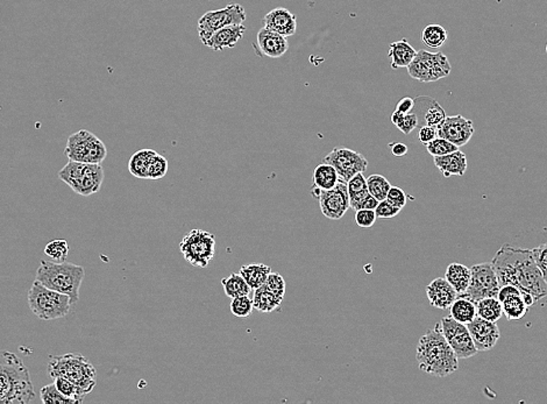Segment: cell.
I'll use <instances>...</instances> for the list:
<instances>
[{"mask_svg": "<svg viewBox=\"0 0 547 404\" xmlns=\"http://www.w3.org/2000/svg\"><path fill=\"white\" fill-rule=\"evenodd\" d=\"M354 218H355L356 225L361 229H370L377 219L375 210H367V209L356 210Z\"/></svg>", "mask_w": 547, "mask_h": 404, "instance_id": "obj_44", "label": "cell"}, {"mask_svg": "<svg viewBox=\"0 0 547 404\" xmlns=\"http://www.w3.org/2000/svg\"><path fill=\"white\" fill-rule=\"evenodd\" d=\"M436 129L439 138H444L458 147H463L470 143L475 132L473 121L461 114L446 116Z\"/></svg>", "mask_w": 547, "mask_h": 404, "instance_id": "obj_16", "label": "cell"}, {"mask_svg": "<svg viewBox=\"0 0 547 404\" xmlns=\"http://www.w3.org/2000/svg\"><path fill=\"white\" fill-rule=\"evenodd\" d=\"M367 188L372 196H374L377 201L381 202L385 201L387 198V195L392 188V185L382 175L372 174L367 178Z\"/></svg>", "mask_w": 547, "mask_h": 404, "instance_id": "obj_35", "label": "cell"}, {"mask_svg": "<svg viewBox=\"0 0 547 404\" xmlns=\"http://www.w3.org/2000/svg\"><path fill=\"white\" fill-rule=\"evenodd\" d=\"M40 398L41 401L45 404H77V402L74 401L72 398H67L65 395L62 394L59 389L56 388V386L54 383L52 385H47L40 391Z\"/></svg>", "mask_w": 547, "mask_h": 404, "instance_id": "obj_38", "label": "cell"}, {"mask_svg": "<svg viewBox=\"0 0 547 404\" xmlns=\"http://www.w3.org/2000/svg\"><path fill=\"white\" fill-rule=\"evenodd\" d=\"M414 109V99L411 97L402 98L401 101L396 105V111L401 114H408L412 112Z\"/></svg>", "mask_w": 547, "mask_h": 404, "instance_id": "obj_50", "label": "cell"}, {"mask_svg": "<svg viewBox=\"0 0 547 404\" xmlns=\"http://www.w3.org/2000/svg\"><path fill=\"white\" fill-rule=\"evenodd\" d=\"M499 283L492 262L477 263L470 268V282L463 297L468 298L474 303L486 297H497Z\"/></svg>", "mask_w": 547, "mask_h": 404, "instance_id": "obj_12", "label": "cell"}, {"mask_svg": "<svg viewBox=\"0 0 547 404\" xmlns=\"http://www.w3.org/2000/svg\"><path fill=\"white\" fill-rule=\"evenodd\" d=\"M385 200L399 209H403L407 205V195H405L404 190H402L399 187H392V185Z\"/></svg>", "mask_w": 547, "mask_h": 404, "instance_id": "obj_48", "label": "cell"}, {"mask_svg": "<svg viewBox=\"0 0 547 404\" xmlns=\"http://www.w3.org/2000/svg\"><path fill=\"white\" fill-rule=\"evenodd\" d=\"M245 32H246V26H243V23L223 27L214 33L210 39L205 41L204 45L207 48L212 49L214 52H221L225 48H233L240 40L243 39Z\"/></svg>", "mask_w": 547, "mask_h": 404, "instance_id": "obj_22", "label": "cell"}, {"mask_svg": "<svg viewBox=\"0 0 547 404\" xmlns=\"http://www.w3.org/2000/svg\"><path fill=\"white\" fill-rule=\"evenodd\" d=\"M167 173H168V160L165 159V156L160 155L159 153H156V155L153 158L149 165L147 180L158 181L165 178Z\"/></svg>", "mask_w": 547, "mask_h": 404, "instance_id": "obj_40", "label": "cell"}, {"mask_svg": "<svg viewBox=\"0 0 547 404\" xmlns=\"http://www.w3.org/2000/svg\"><path fill=\"white\" fill-rule=\"evenodd\" d=\"M254 311V304L248 296H240L232 298L231 302V312L238 318L250 317Z\"/></svg>", "mask_w": 547, "mask_h": 404, "instance_id": "obj_41", "label": "cell"}, {"mask_svg": "<svg viewBox=\"0 0 547 404\" xmlns=\"http://www.w3.org/2000/svg\"><path fill=\"white\" fill-rule=\"evenodd\" d=\"M416 359L421 371L437 378H446L459 367V359L443 336L439 324L421 337L416 349Z\"/></svg>", "mask_w": 547, "mask_h": 404, "instance_id": "obj_2", "label": "cell"}, {"mask_svg": "<svg viewBox=\"0 0 547 404\" xmlns=\"http://www.w3.org/2000/svg\"><path fill=\"white\" fill-rule=\"evenodd\" d=\"M445 278L453 287L454 290L457 291L458 295H463L470 285V268L463 263L453 262L447 267Z\"/></svg>", "mask_w": 547, "mask_h": 404, "instance_id": "obj_26", "label": "cell"}, {"mask_svg": "<svg viewBox=\"0 0 547 404\" xmlns=\"http://www.w3.org/2000/svg\"><path fill=\"white\" fill-rule=\"evenodd\" d=\"M426 107H426V111H425L424 116H423L425 125H431V126L434 127L438 126L446 118V112L441 107V104L430 97H428Z\"/></svg>", "mask_w": 547, "mask_h": 404, "instance_id": "obj_37", "label": "cell"}, {"mask_svg": "<svg viewBox=\"0 0 547 404\" xmlns=\"http://www.w3.org/2000/svg\"><path fill=\"white\" fill-rule=\"evenodd\" d=\"M418 123H419L418 114L412 111L410 114H404L403 118H402L401 121H399V125L396 127H397L402 133H404V134L408 136V134H410L414 129H417Z\"/></svg>", "mask_w": 547, "mask_h": 404, "instance_id": "obj_47", "label": "cell"}, {"mask_svg": "<svg viewBox=\"0 0 547 404\" xmlns=\"http://www.w3.org/2000/svg\"><path fill=\"white\" fill-rule=\"evenodd\" d=\"M436 138H438L437 129L431 125H424L418 133V139L424 146L433 141Z\"/></svg>", "mask_w": 547, "mask_h": 404, "instance_id": "obj_49", "label": "cell"}, {"mask_svg": "<svg viewBox=\"0 0 547 404\" xmlns=\"http://www.w3.org/2000/svg\"><path fill=\"white\" fill-rule=\"evenodd\" d=\"M84 276L85 271L81 266L41 260L35 280L47 288L68 295L74 305L79 300V289Z\"/></svg>", "mask_w": 547, "mask_h": 404, "instance_id": "obj_4", "label": "cell"}, {"mask_svg": "<svg viewBox=\"0 0 547 404\" xmlns=\"http://www.w3.org/2000/svg\"><path fill=\"white\" fill-rule=\"evenodd\" d=\"M179 251L190 265L206 268L216 254V236L207 231L194 229L183 236Z\"/></svg>", "mask_w": 547, "mask_h": 404, "instance_id": "obj_9", "label": "cell"}, {"mask_svg": "<svg viewBox=\"0 0 547 404\" xmlns=\"http://www.w3.org/2000/svg\"><path fill=\"white\" fill-rule=\"evenodd\" d=\"M263 27L279 33L285 38L295 36L297 31V18L284 7H277L270 11L263 18Z\"/></svg>", "mask_w": 547, "mask_h": 404, "instance_id": "obj_20", "label": "cell"}, {"mask_svg": "<svg viewBox=\"0 0 547 404\" xmlns=\"http://www.w3.org/2000/svg\"><path fill=\"white\" fill-rule=\"evenodd\" d=\"M441 330L447 343L453 349L458 359H468L475 356L477 349L474 346L473 339L466 324L459 323L452 316L441 320Z\"/></svg>", "mask_w": 547, "mask_h": 404, "instance_id": "obj_13", "label": "cell"}, {"mask_svg": "<svg viewBox=\"0 0 547 404\" xmlns=\"http://www.w3.org/2000/svg\"><path fill=\"white\" fill-rule=\"evenodd\" d=\"M321 214L331 220H339L350 210V197L347 191V182H338L331 190L319 191L317 197Z\"/></svg>", "mask_w": 547, "mask_h": 404, "instance_id": "obj_15", "label": "cell"}, {"mask_svg": "<svg viewBox=\"0 0 547 404\" xmlns=\"http://www.w3.org/2000/svg\"><path fill=\"white\" fill-rule=\"evenodd\" d=\"M253 47L260 58H279L288 50L289 43L285 36L263 27L258 32Z\"/></svg>", "mask_w": 547, "mask_h": 404, "instance_id": "obj_18", "label": "cell"}, {"mask_svg": "<svg viewBox=\"0 0 547 404\" xmlns=\"http://www.w3.org/2000/svg\"><path fill=\"white\" fill-rule=\"evenodd\" d=\"M48 374L50 378L63 376L77 386L83 394H90L97 385V372L94 365L81 354H63L50 356L48 362Z\"/></svg>", "mask_w": 547, "mask_h": 404, "instance_id": "obj_5", "label": "cell"}, {"mask_svg": "<svg viewBox=\"0 0 547 404\" xmlns=\"http://www.w3.org/2000/svg\"><path fill=\"white\" fill-rule=\"evenodd\" d=\"M341 181L337 170L333 165L328 163H321L314 172V185L321 190H331Z\"/></svg>", "mask_w": 547, "mask_h": 404, "instance_id": "obj_29", "label": "cell"}, {"mask_svg": "<svg viewBox=\"0 0 547 404\" xmlns=\"http://www.w3.org/2000/svg\"><path fill=\"white\" fill-rule=\"evenodd\" d=\"M28 305L40 320H54L65 317L72 304L68 295L47 288L35 280L28 290Z\"/></svg>", "mask_w": 547, "mask_h": 404, "instance_id": "obj_6", "label": "cell"}, {"mask_svg": "<svg viewBox=\"0 0 547 404\" xmlns=\"http://www.w3.org/2000/svg\"><path fill=\"white\" fill-rule=\"evenodd\" d=\"M65 154L72 161L101 165L106 159L107 149L105 143L94 133L81 130L69 136Z\"/></svg>", "mask_w": 547, "mask_h": 404, "instance_id": "obj_8", "label": "cell"}, {"mask_svg": "<svg viewBox=\"0 0 547 404\" xmlns=\"http://www.w3.org/2000/svg\"><path fill=\"white\" fill-rule=\"evenodd\" d=\"M426 296L431 307L436 309H448L458 297L457 291L448 283L446 278H434L430 285L426 287Z\"/></svg>", "mask_w": 547, "mask_h": 404, "instance_id": "obj_21", "label": "cell"}, {"mask_svg": "<svg viewBox=\"0 0 547 404\" xmlns=\"http://www.w3.org/2000/svg\"><path fill=\"white\" fill-rule=\"evenodd\" d=\"M474 346L477 352H486L495 347L501 338V332L496 323L476 316L470 323L467 324Z\"/></svg>", "mask_w": 547, "mask_h": 404, "instance_id": "obj_17", "label": "cell"}, {"mask_svg": "<svg viewBox=\"0 0 547 404\" xmlns=\"http://www.w3.org/2000/svg\"><path fill=\"white\" fill-rule=\"evenodd\" d=\"M54 385L56 386V388L61 391L62 394L67 398H72L77 403H82L84 400L85 395L83 394L81 388L72 383V381H69L68 378H63V376H56L54 378Z\"/></svg>", "mask_w": 547, "mask_h": 404, "instance_id": "obj_36", "label": "cell"}, {"mask_svg": "<svg viewBox=\"0 0 547 404\" xmlns=\"http://www.w3.org/2000/svg\"><path fill=\"white\" fill-rule=\"evenodd\" d=\"M401 210L402 209L399 207L392 205L390 202L385 200V201L379 202V205L375 209V214L376 217L381 218V219H392V218H395L401 212Z\"/></svg>", "mask_w": 547, "mask_h": 404, "instance_id": "obj_46", "label": "cell"}, {"mask_svg": "<svg viewBox=\"0 0 547 404\" xmlns=\"http://www.w3.org/2000/svg\"><path fill=\"white\" fill-rule=\"evenodd\" d=\"M416 54H417V50L408 43L407 39L394 41L389 45L388 58L392 61L390 65L394 70L399 68H408Z\"/></svg>", "mask_w": 547, "mask_h": 404, "instance_id": "obj_24", "label": "cell"}, {"mask_svg": "<svg viewBox=\"0 0 547 404\" xmlns=\"http://www.w3.org/2000/svg\"><path fill=\"white\" fill-rule=\"evenodd\" d=\"M35 398L30 371L14 353L0 351V404L30 403Z\"/></svg>", "mask_w": 547, "mask_h": 404, "instance_id": "obj_3", "label": "cell"}, {"mask_svg": "<svg viewBox=\"0 0 547 404\" xmlns=\"http://www.w3.org/2000/svg\"><path fill=\"white\" fill-rule=\"evenodd\" d=\"M270 273H272V268L265 263H250V265H243L240 268L239 274L245 278V281L250 285V289L255 290L266 283L267 278Z\"/></svg>", "mask_w": 547, "mask_h": 404, "instance_id": "obj_27", "label": "cell"}, {"mask_svg": "<svg viewBox=\"0 0 547 404\" xmlns=\"http://www.w3.org/2000/svg\"><path fill=\"white\" fill-rule=\"evenodd\" d=\"M377 205H379V201H377V200H376L374 196L368 194L367 195L366 197L363 198V201L360 202L359 205L356 207V210H361V209H367V210H375Z\"/></svg>", "mask_w": 547, "mask_h": 404, "instance_id": "obj_51", "label": "cell"}, {"mask_svg": "<svg viewBox=\"0 0 547 404\" xmlns=\"http://www.w3.org/2000/svg\"><path fill=\"white\" fill-rule=\"evenodd\" d=\"M452 67L446 55L443 53H430L418 50L411 63L409 65V75L421 83L439 81L451 74Z\"/></svg>", "mask_w": 547, "mask_h": 404, "instance_id": "obj_10", "label": "cell"}, {"mask_svg": "<svg viewBox=\"0 0 547 404\" xmlns=\"http://www.w3.org/2000/svg\"><path fill=\"white\" fill-rule=\"evenodd\" d=\"M476 314L483 320L496 323L503 316L502 304L497 297H486L476 302Z\"/></svg>", "mask_w": 547, "mask_h": 404, "instance_id": "obj_32", "label": "cell"}, {"mask_svg": "<svg viewBox=\"0 0 547 404\" xmlns=\"http://www.w3.org/2000/svg\"><path fill=\"white\" fill-rule=\"evenodd\" d=\"M531 252L534 261L541 269L545 283L547 285V243L541 244L536 249H531Z\"/></svg>", "mask_w": 547, "mask_h": 404, "instance_id": "obj_43", "label": "cell"}, {"mask_svg": "<svg viewBox=\"0 0 547 404\" xmlns=\"http://www.w3.org/2000/svg\"><path fill=\"white\" fill-rule=\"evenodd\" d=\"M426 149H428L429 154L434 158V156L447 155L450 153L457 152L459 147L450 143L448 140L438 136L433 141H431L426 145Z\"/></svg>", "mask_w": 547, "mask_h": 404, "instance_id": "obj_42", "label": "cell"}, {"mask_svg": "<svg viewBox=\"0 0 547 404\" xmlns=\"http://www.w3.org/2000/svg\"><path fill=\"white\" fill-rule=\"evenodd\" d=\"M263 285L272 293L285 296V280L280 273H270Z\"/></svg>", "mask_w": 547, "mask_h": 404, "instance_id": "obj_45", "label": "cell"}, {"mask_svg": "<svg viewBox=\"0 0 547 404\" xmlns=\"http://www.w3.org/2000/svg\"><path fill=\"white\" fill-rule=\"evenodd\" d=\"M434 165L445 178L451 176H463L467 170V156L465 153L458 149L457 152L450 153L447 155L434 156Z\"/></svg>", "mask_w": 547, "mask_h": 404, "instance_id": "obj_23", "label": "cell"}, {"mask_svg": "<svg viewBox=\"0 0 547 404\" xmlns=\"http://www.w3.org/2000/svg\"><path fill=\"white\" fill-rule=\"evenodd\" d=\"M499 301L502 304L503 315L508 320H519L528 314L529 307L523 300L521 293L515 285H501Z\"/></svg>", "mask_w": 547, "mask_h": 404, "instance_id": "obj_19", "label": "cell"}, {"mask_svg": "<svg viewBox=\"0 0 547 404\" xmlns=\"http://www.w3.org/2000/svg\"><path fill=\"white\" fill-rule=\"evenodd\" d=\"M221 285H223L225 295L230 298L248 296L252 291L250 285H247V282L245 281V278L237 273H232L230 276L223 278Z\"/></svg>", "mask_w": 547, "mask_h": 404, "instance_id": "obj_33", "label": "cell"}, {"mask_svg": "<svg viewBox=\"0 0 547 404\" xmlns=\"http://www.w3.org/2000/svg\"><path fill=\"white\" fill-rule=\"evenodd\" d=\"M252 301L255 310L269 314V312L279 310L282 303L284 301V296L272 293V291L268 290L265 285H263V287L254 290Z\"/></svg>", "mask_w": 547, "mask_h": 404, "instance_id": "obj_25", "label": "cell"}, {"mask_svg": "<svg viewBox=\"0 0 547 404\" xmlns=\"http://www.w3.org/2000/svg\"><path fill=\"white\" fill-rule=\"evenodd\" d=\"M501 285H515L529 307L547 296V285L541 269L534 261L531 249L505 244L492 261Z\"/></svg>", "mask_w": 547, "mask_h": 404, "instance_id": "obj_1", "label": "cell"}, {"mask_svg": "<svg viewBox=\"0 0 547 404\" xmlns=\"http://www.w3.org/2000/svg\"><path fill=\"white\" fill-rule=\"evenodd\" d=\"M421 41L426 47L438 49L443 47L447 41V31L441 25H429L423 29Z\"/></svg>", "mask_w": 547, "mask_h": 404, "instance_id": "obj_34", "label": "cell"}, {"mask_svg": "<svg viewBox=\"0 0 547 404\" xmlns=\"http://www.w3.org/2000/svg\"><path fill=\"white\" fill-rule=\"evenodd\" d=\"M323 162L333 165L341 180L345 182L350 181L354 175L365 172L368 167V161L361 153L346 147H336Z\"/></svg>", "mask_w": 547, "mask_h": 404, "instance_id": "obj_14", "label": "cell"}, {"mask_svg": "<svg viewBox=\"0 0 547 404\" xmlns=\"http://www.w3.org/2000/svg\"><path fill=\"white\" fill-rule=\"evenodd\" d=\"M155 155L156 152L153 149H141L134 153L128 162V170L131 174L141 180H147L149 165Z\"/></svg>", "mask_w": 547, "mask_h": 404, "instance_id": "obj_28", "label": "cell"}, {"mask_svg": "<svg viewBox=\"0 0 547 404\" xmlns=\"http://www.w3.org/2000/svg\"><path fill=\"white\" fill-rule=\"evenodd\" d=\"M45 254L55 262H65L69 254L68 243L65 240L50 241L45 246Z\"/></svg>", "mask_w": 547, "mask_h": 404, "instance_id": "obj_39", "label": "cell"}, {"mask_svg": "<svg viewBox=\"0 0 547 404\" xmlns=\"http://www.w3.org/2000/svg\"><path fill=\"white\" fill-rule=\"evenodd\" d=\"M59 178L76 194L87 197L101 190L104 170L101 165L69 160L68 163L60 170Z\"/></svg>", "mask_w": 547, "mask_h": 404, "instance_id": "obj_7", "label": "cell"}, {"mask_svg": "<svg viewBox=\"0 0 547 404\" xmlns=\"http://www.w3.org/2000/svg\"><path fill=\"white\" fill-rule=\"evenodd\" d=\"M347 191L350 197V209L355 211L360 202L370 194L367 188V178L363 176V173L354 175L353 178L347 182Z\"/></svg>", "mask_w": 547, "mask_h": 404, "instance_id": "obj_31", "label": "cell"}, {"mask_svg": "<svg viewBox=\"0 0 547 404\" xmlns=\"http://www.w3.org/2000/svg\"><path fill=\"white\" fill-rule=\"evenodd\" d=\"M451 316L459 323L468 324L477 316L476 303L468 298L458 296L457 300L450 307Z\"/></svg>", "mask_w": 547, "mask_h": 404, "instance_id": "obj_30", "label": "cell"}, {"mask_svg": "<svg viewBox=\"0 0 547 404\" xmlns=\"http://www.w3.org/2000/svg\"><path fill=\"white\" fill-rule=\"evenodd\" d=\"M246 18V11L240 4H228L221 10L209 11L198 20L197 32L201 43L204 45L205 41L223 27L243 25Z\"/></svg>", "mask_w": 547, "mask_h": 404, "instance_id": "obj_11", "label": "cell"}, {"mask_svg": "<svg viewBox=\"0 0 547 404\" xmlns=\"http://www.w3.org/2000/svg\"><path fill=\"white\" fill-rule=\"evenodd\" d=\"M390 148H392V155L397 156V158L407 155V153L409 151L408 146L404 145L403 143H390Z\"/></svg>", "mask_w": 547, "mask_h": 404, "instance_id": "obj_52", "label": "cell"}]
</instances>
